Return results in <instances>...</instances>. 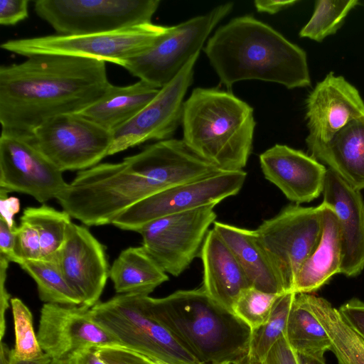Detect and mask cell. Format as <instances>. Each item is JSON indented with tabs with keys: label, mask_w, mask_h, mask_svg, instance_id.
<instances>
[{
	"label": "cell",
	"mask_w": 364,
	"mask_h": 364,
	"mask_svg": "<svg viewBox=\"0 0 364 364\" xmlns=\"http://www.w3.org/2000/svg\"><path fill=\"white\" fill-rule=\"evenodd\" d=\"M220 171L183 139H168L121 162L80 171L56 199L63 210L84 225H109L155 193Z\"/></svg>",
	"instance_id": "1"
},
{
	"label": "cell",
	"mask_w": 364,
	"mask_h": 364,
	"mask_svg": "<svg viewBox=\"0 0 364 364\" xmlns=\"http://www.w3.org/2000/svg\"><path fill=\"white\" fill-rule=\"evenodd\" d=\"M110 84L101 60L47 54L1 65V129L31 134L50 118L80 112Z\"/></svg>",
	"instance_id": "2"
},
{
	"label": "cell",
	"mask_w": 364,
	"mask_h": 364,
	"mask_svg": "<svg viewBox=\"0 0 364 364\" xmlns=\"http://www.w3.org/2000/svg\"><path fill=\"white\" fill-rule=\"evenodd\" d=\"M203 50L228 89L250 80L278 83L287 89L311 85L306 52L250 15L220 26Z\"/></svg>",
	"instance_id": "3"
},
{
	"label": "cell",
	"mask_w": 364,
	"mask_h": 364,
	"mask_svg": "<svg viewBox=\"0 0 364 364\" xmlns=\"http://www.w3.org/2000/svg\"><path fill=\"white\" fill-rule=\"evenodd\" d=\"M148 314L200 364L237 363L248 355L251 328L200 287L163 298L142 295Z\"/></svg>",
	"instance_id": "4"
},
{
	"label": "cell",
	"mask_w": 364,
	"mask_h": 364,
	"mask_svg": "<svg viewBox=\"0 0 364 364\" xmlns=\"http://www.w3.org/2000/svg\"><path fill=\"white\" fill-rule=\"evenodd\" d=\"M183 140L224 171H242L252 149L254 109L230 92L197 87L184 101Z\"/></svg>",
	"instance_id": "5"
},
{
	"label": "cell",
	"mask_w": 364,
	"mask_h": 364,
	"mask_svg": "<svg viewBox=\"0 0 364 364\" xmlns=\"http://www.w3.org/2000/svg\"><path fill=\"white\" fill-rule=\"evenodd\" d=\"M168 28L150 23L100 33L23 38L6 41L1 44V48L26 58L65 55L101 60L124 67L129 60L151 47Z\"/></svg>",
	"instance_id": "6"
},
{
	"label": "cell",
	"mask_w": 364,
	"mask_h": 364,
	"mask_svg": "<svg viewBox=\"0 0 364 364\" xmlns=\"http://www.w3.org/2000/svg\"><path fill=\"white\" fill-rule=\"evenodd\" d=\"M91 313L121 346L173 364H200L148 314L141 294H117L97 303Z\"/></svg>",
	"instance_id": "7"
},
{
	"label": "cell",
	"mask_w": 364,
	"mask_h": 364,
	"mask_svg": "<svg viewBox=\"0 0 364 364\" xmlns=\"http://www.w3.org/2000/svg\"><path fill=\"white\" fill-rule=\"evenodd\" d=\"M159 0H38L37 16L58 35L111 32L150 23Z\"/></svg>",
	"instance_id": "8"
},
{
	"label": "cell",
	"mask_w": 364,
	"mask_h": 364,
	"mask_svg": "<svg viewBox=\"0 0 364 364\" xmlns=\"http://www.w3.org/2000/svg\"><path fill=\"white\" fill-rule=\"evenodd\" d=\"M323 210L322 203L290 204L255 230L285 291H291L300 267L320 240Z\"/></svg>",
	"instance_id": "9"
},
{
	"label": "cell",
	"mask_w": 364,
	"mask_h": 364,
	"mask_svg": "<svg viewBox=\"0 0 364 364\" xmlns=\"http://www.w3.org/2000/svg\"><path fill=\"white\" fill-rule=\"evenodd\" d=\"M233 6L232 2L224 3L203 15L169 26L151 47L129 60L123 68L139 80L159 89L163 87L193 55L200 52L209 35Z\"/></svg>",
	"instance_id": "10"
},
{
	"label": "cell",
	"mask_w": 364,
	"mask_h": 364,
	"mask_svg": "<svg viewBox=\"0 0 364 364\" xmlns=\"http://www.w3.org/2000/svg\"><path fill=\"white\" fill-rule=\"evenodd\" d=\"M31 135L38 149L62 172L99 164L113 141L112 132L79 113L50 118Z\"/></svg>",
	"instance_id": "11"
},
{
	"label": "cell",
	"mask_w": 364,
	"mask_h": 364,
	"mask_svg": "<svg viewBox=\"0 0 364 364\" xmlns=\"http://www.w3.org/2000/svg\"><path fill=\"white\" fill-rule=\"evenodd\" d=\"M247 177L245 171H220L155 193L129 208L112 223L124 230L139 232L156 219L200 207L217 205L235 196Z\"/></svg>",
	"instance_id": "12"
},
{
	"label": "cell",
	"mask_w": 364,
	"mask_h": 364,
	"mask_svg": "<svg viewBox=\"0 0 364 364\" xmlns=\"http://www.w3.org/2000/svg\"><path fill=\"white\" fill-rule=\"evenodd\" d=\"M216 205L164 216L139 231L142 247L166 274L178 277L198 255L217 217Z\"/></svg>",
	"instance_id": "13"
},
{
	"label": "cell",
	"mask_w": 364,
	"mask_h": 364,
	"mask_svg": "<svg viewBox=\"0 0 364 364\" xmlns=\"http://www.w3.org/2000/svg\"><path fill=\"white\" fill-rule=\"evenodd\" d=\"M60 171L38 149L31 134L1 129L0 190L28 194L41 203L67 188Z\"/></svg>",
	"instance_id": "14"
},
{
	"label": "cell",
	"mask_w": 364,
	"mask_h": 364,
	"mask_svg": "<svg viewBox=\"0 0 364 364\" xmlns=\"http://www.w3.org/2000/svg\"><path fill=\"white\" fill-rule=\"evenodd\" d=\"M200 53L193 55L141 112L113 132L108 156L146 141L171 139L181 124L184 97L193 82L194 67Z\"/></svg>",
	"instance_id": "15"
},
{
	"label": "cell",
	"mask_w": 364,
	"mask_h": 364,
	"mask_svg": "<svg viewBox=\"0 0 364 364\" xmlns=\"http://www.w3.org/2000/svg\"><path fill=\"white\" fill-rule=\"evenodd\" d=\"M37 337L43 352L53 360H67L89 348L119 346V341L93 318L91 308L45 303Z\"/></svg>",
	"instance_id": "16"
},
{
	"label": "cell",
	"mask_w": 364,
	"mask_h": 364,
	"mask_svg": "<svg viewBox=\"0 0 364 364\" xmlns=\"http://www.w3.org/2000/svg\"><path fill=\"white\" fill-rule=\"evenodd\" d=\"M56 261L68 283L80 297L81 305L92 308L99 302L109 269L105 247L87 228L69 224Z\"/></svg>",
	"instance_id": "17"
},
{
	"label": "cell",
	"mask_w": 364,
	"mask_h": 364,
	"mask_svg": "<svg viewBox=\"0 0 364 364\" xmlns=\"http://www.w3.org/2000/svg\"><path fill=\"white\" fill-rule=\"evenodd\" d=\"M364 118V101L356 87L331 72L309 95L306 144H324L349 123Z\"/></svg>",
	"instance_id": "18"
},
{
	"label": "cell",
	"mask_w": 364,
	"mask_h": 364,
	"mask_svg": "<svg viewBox=\"0 0 364 364\" xmlns=\"http://www.w3.org/2000/svg\"><path fill=\"white\" fill-rule=\"evenodd\" d=\"M262 173L294 204L309 203L322 194L327 168L300 150L275 144L259 156Z\"/></svg>",
	"instance_id": "19"
},
{
	"label": "cell",
	"mask_w": 364,
	"mask_h": 364,
	"mask_svg": "<svg viewBox=\"0 0 364 364\" xmlns=\"http://www.w3.org/2000/svg\"><path fill=\"white\" fill-rule=\"evenodd\" d=\"M322 194V203L331 208L338 218L342 246L341 273L357 277L364 269L363 196L328 168Z\"/></svg>",
	"instance_id": "20"
},
{
	"label": "cell",
	"mask_w": 364,
	"mask_h": 364,
	"mask_svg": "<svg viewBox=\"0 0 364 364\" xmlns=\"http://www.w3.org/2000/svg\"><path fill=\"white\" fill-rule=\"evenodd\" d=\"M203 267L202 288L223 309L232 313V306L249 282L235 257L213 228L208 232L199 255Z\"/></svg>",
	"instance_id": "21"
},
{
	"label": "cell",
	"mask_w": 364,
	"mask_h": 364,
	"mask_svg": "<svg viewBox=\"0 0 364 364\" xmlns=\"http://www.w3.org/2000/svg\"><path fill=\"white\" fill-rule=\"evenodd\" d=\"M306 146L309 155L353 188L364 190V118L349 123L326 143Z\"/></svg>",
	"instance_id": "22"
},
{
	"label": "cell",
	"mask_w": 364,
	"mask_h": 364,
	"mask_svg": "<svg viewBox=\"0 0 364 364\" xmlns=\"http://www.w3.org/2000/svg\"><path fill=\"white\" fill-rule=\"evenodd\" d=\"M323 228L320 240L300 267L291 289L295 294H311L341 273L342 263L341 239L334 210L321 203Z\"/></svg>",
	"instance_id": "23"
},
{
	"label": "cell",
	"mask_w": 364,
	"mask_h": 364,
	"mask_svg": "<svg viewBox=\"0 0 364 364\" xmlns=\"http://www.w3.org/2000/svg\"><path fill=\"white\" fill-rule=\"evenodd\" d=\"M213 229L235 257L250 287L274 294L285 292L255 230L217 221Z\"/></svg>",
	"instance_id": "24"
},
{
	"label": "cell",
	"mask_w": 364,
	"mask_h": 364,
	"mask_svg": "<svg viewBox=\"0 0 364 364\" xmlns=\"http://www.w3.org/2000/svg\"><path fill=\"white\" fill-rule=\"evenodd\" d=\"M159 90L142 80L127 86L110 84L100 99L79 114L113 133L141 112Z\"/></svg>",
	"instance_id": "25"
},
{
	"label": "cell",
	"mask_w": 364,
	"mask_h": 364,
	"mask_svg": "<svg viewBox=\"0 0 364 364\" xmlns=\"http://www.w3.org/2000/svg\"><path fill=\"white\" fill-rule=\"evenodd\" d=\"M109 278L117 294L147 296L168 280V274L142 246L122 251L109 268Z\"/></svg>",
	"instance_id": "26"
},
{
	"label": "cell",
	"mask_w": 364,
	"mask_h": 364,
	"mask_svg": "<svg viewBox=\"0 0 364 364\" xmlns=\"http://www.w3.org/2000/svg\"><path fill=\"white\" fill-rule=\"evenodd\" d=\"M305 295L310 310L329 336L338 364H364V339L326 299Z\"/></svg>",
	"instance_id": "27"
},
{
	"label": "cell",
	"mask_w": 364,
	"mask_h": 364,
	"mask_svg": "<svg viewBox=\"0 0 364 364\" xmlns=\"http://www.w3.org/2000/svg\"><path fill=\"white\" fill-rule=\"evenodd\" d=\"M285 336L298 355L324 358L325 353L331 350L329 336L310 310L305 293L296 294Z\"/></svg>",
	"instance_id": "28"
},
{
	"label": "cell",
	"mask_w": 364,
	"mask_h": 364,
	"mask_svg": "<svg viewBox=\"0 0 364 364\" xmlns=\"http://www.w3.org/2000/svg\"><path fill=\"white\" fill-rule=\"evenodd\" d=\"M19 265L36 282L42 301L65 306L82 304L80 297L68 283L56 259L25 260Z\"/></svg>",
	"instance_id": "29"
},
{
	"label": "cell",
	"mask_w": 364,
	"mask_h": 364,
	"mask_svg": "<svg viewBox=\"0 0 364 364\" xmlns=\"http://www.w3.org/2000/svg\"><path fill=\"white\" fill-rule=\"evenodd\" d=\"M71 216L65 210L60 211L47 205L27 207L21 218L30 223L37 230L41 247V259H56L63 246Z\"/></svg>",
	"instance_id": "30"
},
{
	"label": "cell",
	"mask_w": 364,
	"mask_h": 364,
	"mask_svg": "<svg viewBox=\"0 0 364 364\" xmlns=\"http://www.w3.org/2000/svg\"><path fill=\"white\" fill-rule=\"evenodd\" d=\"M295 296L296 294L293 291L282 293L276 301L264 323L252 331L247 355L249 357L264 362L274 344L285 334Z\"/></svg>",
	"instance_id": "31"
},
{
	"label": "cell",
	"mask_w": 364,
	"mask_h": 364,
	"mask_svg": "<svg viewBox=\"0 0 364 364\" xmlns=\"http://www.w3.org/2000/svg\"><path fill=\"white\" fill-rule=\"evenodd\" d=\"M358 4L357 0L316 1L314 13L299 31V36L321 42L337 32L349 12Z\"/></svg>",
	"instance_id": "32"
},
{
	"label": "cell",
	"mask_w": 364,
	"mask_h": 364,
	"mask_svg": "<svg viewBox=\"0 0 364 364\" xmlns=\"http://www.w3.org/2000/svg\"><path fill=\"white\" fill-rule=\"evenodd\" d=\"M15 346L14 356L18 360H30L42 357V350L33 326V316L28 307L18 298H11Z\"/></svg>",
	"instance_id": "33"
},
{
	"label": "cell",
	"mask_w": 364,
	"mask_h": 364,
	"mask_svg": "<svg viewBox=\"0 0 364 364\" xmlns=\"http://www.w3.org/2000/svg\"><path fill=\"white\" fill-rule=\"evenodd\" d=\"M282 294L264 291L254 287H247L241 291L235 301L232 313L252 331L255 330L267 320Z\"/></svg>",
	"instance_id": "34"
},
{
	"label": "cell",
	"mask_w": 364,
	"mask_h": 364,
	"mask_svg": "<svg viewBox=\"0 0 364 364\" xmlns=\"http://www.w3.org/2000/svg\"><path fill=\"white\" fill-rule=\"evenodd\" d=\"M16 254L19 264L25 260L41 259V241L36 228L28 221L21 218L16 234Z\"/></svg>",
	"instance_id": "35"
},
{
	"label": "cell",
	"mask_w": 364,
	"mask_h": 364,
	"mask_svg": "<svg viewBox=\"0 0 364 364\" xmlns=\"http://www.w3.org/2000/svg\"><path fill=\"white\" fill-rule=\"evenodd\" d=\"M97 349L107 364H151L137 352L121 346H107Z\"/></svg>",
	"instance_id": "36"
},
{
	"label": "cell",
	"mask_w": 364,
	"mask_h": 364,
	"mask_svg": "<svg viewBox=\"0 0 364 364\" xmlns=\"http://www.w3.org/2000/svg\"><path fill=\"white\" fill-rule=\"evenodd\" d=\"M28 0H0V24L14 26L28 17Z\"/></svg>",
	"instance_id": "37"
},
{
	"label": "cell",
	"mask_w": 364,
	"mask_h": 364,
	"mask_svg": "<svg viewBox=\"0 0 364 364\" xmlns=\"http://www.w3.org/2000/svg\"><path fill=\"white\" fill-rule=\"evenodd\" d=\"M338 311L364 339V301L353 298L341 305Z\"/></svg>",
	"instance_id": "38"
},
{
	"label": "cell",
	"mask_w": 364,
	"mask_h": 364,
	"mask_svg": "<svg viewBox=\"0 0 364 364\" xmlns=\"http://www.w3.org/2000/svg\"><path fill=\"white\" fill-rule=\"evenodd\" d=\"M264 364H299L298 355L288 343L285 334L269 352Z\"/></svg>",
	"instance_id": "39"
},
{
	"label": "cell",
	"mask_w": 364,
	"mask_h": 364,
	"mask_svg": "<svg viewBox=\"0 0 364 364\" xmlns=\"http://www.w3.org/2000/svg\"><path fill=\"white\" fill-rule=\"evenodd\" d=\"M18 226L10 228L0 219V257L19 264L20 259L16 254V234Z\"/></svg>",
	"instance_id": "40"
},
{
	"label": "cell",
	"mask_w": 364,
	"mask_h": 364,
	"mask_svg": "<svg viewBox=\"0 0 364 364\" xmlns=\"http://www.w3.org/2000/svg\"><path fill=\"white\" fill-rule=\"evenodd\" d=\"M20 210V201L16 197H7V193L0 190V219L13 228L16 227L14 216Z\"/></svg>",
	"instance_id": "41"
},
{
	"label": "cell",
	"mask_w": 364,
	"mask_h": 364,
	"mask_svg": "<svg viewBox=\"0 0 364 364\" xmlns=\"http://www.w3.org/2000/svg\"><path fill=\"white\" fill-rule=\"evenodd\" d=\"M10 262L3 257H0V303H1V341L5 333V311L9 307L10 295L6 288V272Z\"/></svg>",
	"instance_id": "42"
},
{
	"label": "cell",
	"mask_w": 364,
	"mask_h": 364,
	"mask_svg": "<svg viewBox=\"0 0 364 364\" xmlns=\"http://www.w3.org/2000/svg\"><path fill=\"white\" fill-rule=\"evenodd\" d=\"M298 1H278V0H256L255 6L258 12L268 14H275L293 6Z\"/></svg>",
	"instance_id": "43"
},
{
	"label": "cell",
	"mask_w": 364,
	"mask_h": 364,
	"mask_svg": "<svg viewBox=\"0 0 364 364\" xmlns=\"http://www.w3.org/2000/svg\"><path fill=\"white\" fill-rule=\"evenodd\" d=\"M68 364H107L100 356L95 347L82 349L68 360Z\"/></svg>",
	"instance_id": "44"
},
{
	"label": "cell",
	"mask_w": 364,
	"mask_h": 364,
	"mask_svg": "<svg viewBox=\"0 0 364 364\" xmlns=\"http://www.w3.org/2000/svg\"><path fill=\"white\" fill-rule=\"evenodd\" d=\"M52 362L53 359L46 353L39 358L30 360L16 359L14 356V353H12L11 361L8 359H3L1 360L0 364H51Z\"/></svg>",
	"instance_id": "45"
},
{
	"label": "cell",
	"mask_w": 364,
	"mask_h": 364,
	"mask_svg": "<svg viewBox=\"0 0 364 364\" xmlns=\"http://www.w3.org/2000/svg\"><path fill=\"white\" fill-rule=\"evenodd\" d=\"M298 359L299 364H326L324 358L298 355Z\"/></svg>",
	"instance_id": "46"
},
{
	"label": "cell",
	"mask_w": 364,
	"mask_h": 364,
	"mask_svg": "<svg viewBox=\"0 0 364 364\" xmlns=\"http://www.w3.org/2000/svg\"><path fill=\"white\" fill-rule=\"evenodd\" d=\"M236 364H264L263 362L255 360L248 355L245 357L243 359L237 362Z\"/></svg>",
	"instance_id": "47"
},
{
	"label": "cell",
	"mask_w": 364,
	"mask_h": 364,
	"mask_svg": "<svg viewBox=\"0 0 364 364\" xmlns=\"http://www.w3.org/2000/svg\"><path fill=\"white\" fill-rule=\"evenodd\" d=\"M51 364H68V361L67 360H53Z\"/></svg>",
	"instance_id": "48"
},
{
	"label": "cell",
	"mask_w": 364,
	"mask_h": 364,
	"mask_svg": "<svg viewBox=\"0 0 364 364\" xmlns=\"http://www.w3.org/2000/svg\"><path fill=\"white\" fill-rule=\"evenodd\" d=\"M223 364H236V363H223Z\"/></svg>",
	"instance_id": "49"
}]
</instances>
